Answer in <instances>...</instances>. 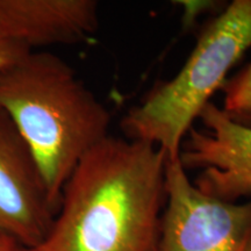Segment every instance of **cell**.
Here are the masks:
<instances>
[{"instance_id":"obj_1","label":"cell","mask_w":251,"mask_h":251,"mask_svg":"<svg viewBox=\"0 0 251 251\" xmlns=\"http://www.w3.org/2000/svg\"><path fill=\"white\" fill-rule=\"evenodd\" d=\"M165 163L152 144L109 135L78 163L49 233L31 251H153Z\"/></svg>"},{"instance_id":"obj_10","label":"cell","mask_w":251,"mask_h":251,"mask_svg":"<svg viewBox=\"0 0 251 251\" xmlns=\"http://www.w3.org/2000/svg\"><path fill=\"white\" fill-rule=\"evenodd\" d=\"M0 251H31V249H28L11 235L0 230Z\"/></svg>"},{"instance_id":"obj_9","label":"cell","mask_w":251,"mask_h":251,"mask_svg":"<svg viewBox=\"0 0 251 251\" xmlns=\"http://www.w3.org/2000/svg\"><path fill=\"white\" fill-rule=\"evenodd\" d=\"M30 51L33 50L11 39L0 28V71L18 62Z\"/></svg>"},{"instance_id":"obj_6","label":"cell","mask_w":251,"mask_h":251,"mask_svg":"<svg viewBox=\"0 0 251 251\" xmlns=\"http://www.w3.org/2000/svg\"><path fill=\"white\" fill-rule=\"evenodd\" d=\"M55 215L33 152L0 108V230L34 249L49 233Z\"/></svg>"},{"instance_id":"obj_2","label":"cell","mask_w":251,"mask_h":251,"mask_svg":"<svg viewBox=\"0 0 251 251\" xmlns=\"http://www.w3.org/2000/svg\"><path fill=\"white\" fill-rule=\"evenodd\" d=\"M0 108L33 152L57 213L78 163L109 136L108 109L64 59L34 50L0 71Z\"/></svg>"},{"instance_id":"obj_7","label":"cell","mask_w":251,"mask_h":251,"mask_svg":"<svg viewBox=\"0 0 251 251\" xmlns=\"http://www.w3.org/2000/svg\"><path fill=\"white\" fill-rule=\"evenodd\" d=\"M99 26L96 0H0V28L28 49L77 45Z\"/></svg>"},{"instance_id":"obj_3","label":"cell","mask_w":251,"mask_h":251,"mask_svg":"<svg viewBox=\"0 0 251 251\" xmlns=\"http://www.w3.org/2000/svg\"><path fill=\"white\" fill-rule=\"evenodd\" d=\"M250 48L251 0H234L202 30L179 72L128 111L121 121L126 139L152 144L166 159L178 158L193 122Z\"/></svg>"},{"instance_id":"obj_4","label":"cell","mask_w":251,"mask_h":251,"mask_svg":"<svg viewBox=\"0 0 251 251\" xmlns=\"http://www.w3.org/2000/svg\"><path fill=\"white\" fill-rule=\"evenodd\" d=\"M186 171L179 157L166 159V203L153 251H251V200L208 196Z\"/></svg>"},{"instance_id":"obj_5","label":"cell","mask_w":251,"mask_h":251,"mask_svg":"<svg viewBox=\"0 0 251 251\" xmlns=\"http://www.w3.org/2000/svg\"><path fill=\"white\" fill-rule=\"evenodd\" d=\"M199 119L205 129L191 128L179 152V161L186 170L201 169L194 185L203 193L226 201L250 197L251 127L212 101Z\"/></svg>"},{"instance_id":"obj_8","label":"cell","mask_w":251,"mask_h":251,"mask_svg":"<svg viewBox=\"0 0 251 251\" xmlns=\"http://www.w3.org/2000/svg\"><path fill=\"white\" fill-rule=\"evenodd\" d=\"M224 91V107L227 114L237 118V115L251 113V62L230 79L226 80Z\"/></svg>"}]
</instances>
